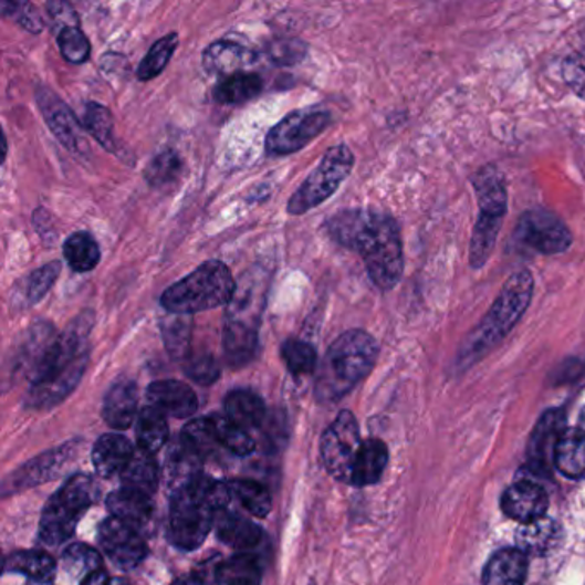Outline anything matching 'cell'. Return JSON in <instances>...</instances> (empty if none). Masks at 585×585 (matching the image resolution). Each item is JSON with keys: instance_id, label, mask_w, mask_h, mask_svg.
Returning <instances> with one entry per match:
<instances>
[{"instance_id": "484cf974", "label": "cell", "mask_w": 585, "mask_h": 585, "mask_svg": "<svg viewBox=\"0 0 585 585\" xmlns=\"http://www.w3.org/2000/svg\"><path fill=\"white\" fill-rule=\"evenodd\" d=\"M213 525L220 541L233 550H253L263 540V531L254 522L229 510L217 513Z\"/></svg>"}, {"instance_id": "4fadbf2b", "label": "cell", "mask_w": 585, "mask_h": 585, "mask_svg": "<svg viewBox=\"0 0 585 585\" xmlns=\"http://www.w3.org/2000/svg\"><path fill=\"white\" fill-rule=\"evenodd\" d=\"M515 236L522 244L543 254L565 253L574 241L568 227L555 213L541 208L522 215Z\"/></svg>"}, {"instance_id": "9f6ffc18", "label": "cell", "mask_w": 585, "mask_h": 585, "mask_svg": "<svg viewBox=\"0 0 585 585\" xmlns=\"http://www.w3.org/2000/svg\"><path fill=\"white\" fill-rule=\"evenodd\" d=\"M173 585H203V581L198 575H188V577H182L174 582Z\"/></svg>"}, {"instance_id": "ba28073f", "label": "cell", "mask_w": 585, "mask_h": 585, "mask_svg": "<svg viewBox=\"0 0 585 585\" xmlns=\"http://www.w3.org/2000/svg\"><path fill=\"white\" fill-rule=\"evenodd\" d=\"M354 155L348 146L337 145L326 152L316 169L301 184V188L289 199L291 215H304L325 203L335 195L342 182L353 173Z\"/></svg>"}, {"instance_id": "e575fe53", "label": "cell", "mask_w": 585, "mask_h": 585, "mask_svg": "<svg viewBox=\"0 0 585 585\" xmlns=\"http://www.w3.org/2000/svg\"><path fill=\"white\" fill-rule=\"evenodd\" d=\"M160 326L167 353L176 361L188 359L191 356L192 317L170 314L161 320Z\"/></svg>"}, {"instance_id": "f546056e", "label": "cell", "mask_w": 585, "mask_h": 585, "mask_svg": "<svg viewBox=\"0 0 585 585\" xmlns=\"http://www.w3.org/2000/svg\"><path fill=\"white\" fill-rule=\"evenodd\" d=\"M388 463V448L382 440H366L361 445L354 466V487H369L382 479L383 471Z\"/></svg>"}, {"instance_id": "836d02e7", "label": "cell", "mask_w": 585, "mask_h": 585, "mask_svg": "<svg viewBox=\"0 0 585 585\" xmlns=\"http://www.w3.org/2000/svg\"><path fill=\"white\" fill-rule=\"evenodd\" d=\"M6 572L23 574L33 582H50L55 574V562L43 551H18L6 558Z\"/></svg>"}, {"instance_id": "f1b7e54d", "label": "cell", "mask_w": 585, "mask_h": 585, "mask_svg": "<svg viewBox=\"0 0 585 585\" xmlns=\"http://www.w3.org/2000/svg\"><path fill=\"white\" fill-rule=\"evenodd\" d=\"M226 414L233 425L241 426L246 431L263 428L269 417L261 397L249 390L230 391L226 398Z\"/></svg>"}, {"instance_id": "680465c9", "label": "cell", "mask_w": 585, "mask_h": 585, "mask_svg": "<svg viewBox=\"0 0 585 585\" xmlns=\"http://www.w3.org/2000/svg\"><path fill=\"white\" fill-rule=\"evenodd\" d=\"M111 585H129L124 578H112Z\"/></svg>"}, {"instance_id": "b9f144b4", "label": "cell", "mask_w": 585, "mask_h": 585, "mask_svg": "<svg viewBox=\"0 0 585 585\" xmlns=\"http://www.w3.org/2000/svg\"><path fill=\"white\" fill-rule=\"evenodd\" d=\"M83 127L88 130L90 135L104 146L107 152L117 154V139L114 135V117L112 112L104 105L90 102L86 105L85 119H83Z\"/></svg>"}, {"instance_id": "816d5d0a", "label": "cell", "mask_w": 585, "mask_h": 585, "mask_svg": "<svg viewBox=\"0 0 585 585\" xmlns=\"http://www.w3.org/2000/svg\"><path fill=\"white\" fill-rule=\"evenodd\" d=\"M269 55L276 64H295L306 58V45L295 39L275 40L269 45Z\"/></svg>"}, {"instance_id": "d4e9b609", "label": "cell", "mask_w": 585, "mask_h": 585, "mask_svg": "<svg viewBox=\"0 0 585 585\" xmlns=\"http://www.w3.org/2000/svg\"><path fill=\"white\" fill-rule=\"evenodd\" d=\"M527 568V555L519 547H506L488 562L482 582L484 585H524Z\"/></svg>"}, {"instance_id": "30bf717a", "label": "cell", "mask_w": 585, "mask_h": 585, "mask_svg": "<svg viewBox=\"0 0 585 585\" xmlns=\"http://www.w3.org/2000/svg\"><path fill=\"white\" fill-rule=\"evenodd\" d=\"M361 441L359 426L353 412L344 410L337 419L326 429L322 438L323 463L326 471L342 482H353L354 466L359 453Z\"/></svg>"}, {"instance_id": "7bdbcfd3", "label": "cell", "mask_w": 585, "mask_h": 585, "mask_svg": "<svg viewBox=\"0 0 585 585\" xmlns=\"http://www.w3.org/2000/svg\"><path fill=\"white\" fill-rule=\"evenodd\" d=\"M211 421H213L215 431H217L223 450H229L230 453L239 457L253 453L257 443H254V438L249 435V431L242 429L241 426L233 425L227 416H211Z\"/></svg>"}, {"instance_id": "7dc6e473", "label": "cell", "mask_w": 585, "mask_h": 585, "mask_svg": "<svg viewBox=\"0 0 585 585\" xmlns=\"http://www.w3.org/2000/svg\"><path fill=\"white\" fill-rule=\"evenodd\" d=\"M282 357L294 376L310 375L316 367V351L307 342L291 338L282 345Z\"/></svg>"}, {"instance_id": "ee69618b", "label": "cell", "mask_w": 585, "mask_h": 585, "mask_svg": "<svg viewBox=\"0 0 585 585\" xmlns=\"http://www.w3.org/2000/svg\"><path fill=\"white\" fill-rule=\"evenodd\" d=\"M177 45H179V36H177V33L161 36L158 42H155V45L148 50V54L143 59L142 64L138 65L139 80H154L158 74L164 73L165 67L169 64L170 58L176 52Z\"/></svg>"}, {"instance_id": "d6986e66", "label": "cell", "mask_w": 585, "mask_h": 585, "mask_svg": "<svg viewBox=\"0 0 585 585\" xmlns=\"http://www.w3.org/2000/svg\"><path fill=\"white\" fill-rule=\"evenodd\" d=\"M205 460L186 445L182 438L174 441L165 457V482L173 494L191 487L196 479L203 476Z\"/></svg>"}, {"instance_id": "d6a6232c", "label": "cell", "mask_w": 585, "mask_h": 585, "mask_svg": "<svg viewBox=\"0 0 585 585\" xmlns=\"http://www.w3.org/2000/svg\"><path fill=\"white\" fill-rule=\"evenodd\" d=\"M158 479H160V472H158L157 462L154 456L145 450L135 451V456L123 471L124 487L142 491L148 497L157 491Z\"/></svg>"}, {"instance_id": "f907efd6", "label": "cell", "mask_w": 585, "mask_h": 585, "mask_svg": "<svg viewBox=\"0 0 585 585\" xmlns=\"http://www.w3.org/2000/svg\"><path fill=\"white\" fill-rule=\"evenodd\" d=\"M2 14L12 15L24 30L31 33H40L43 30V21L40 18L35 6L27 4V2H2Z\"/></svg>"}, {"instance_id": "44dd1931", "label": "cell", "mask_w": 585, "mask_h": 585, "mask_svg": "<svg viewBox=\"0 0 585 585\" xmlns=\"http://www.w3.org/2000/svg\"><path fill=\"white\" fill-rule=\"evenodd\" d=\"M562 541V525L550 516H541L537 521L522 524L516 532V546L525 555L547 556L558 550Z\"/></svg>"}, {"instance_id": "11a10c76", "label": "cell", "mask_w": 585, "mask_h": 585, "mask_svg": "<svg viewBox=\"0 0 585 585\" xmlns=\"http://www.w3.org/2000/svg\"><path fill=\"white\" fill-rule=\"evenodd\" d=\"M112 578L111 575L105 571H96L93 574H90L88 577L81 581V585H111Z\"/></svg>"}, {"instance_id": "cb8c5ba5", "label": "cell", "mask_w": 585, "mask_h": 585, "mask_svg": "<svg viewBox=\"0 0 585 585\" xmlns=\"http://www.w3.org/2000/svg\"><path fill=\"white\" fill-rule=\"evenodd\" d=\"M133 456L135 450L127 438L123 435H105L93 447V467L96 474L102 478H112L115 474H123Z\"/></svg>"}, {"instance_id": "bcb514c9", "label": "cell", "mask_w": 585, "mask_h": 585, "mask_svg": "<svg viewBox=\"0 0 585 585\" xmlns=\"http://www.w3.org/2000/svg\"><path fill=\"white\" fill-rule=\"evenodd\" d=\"M182 170V160L173 149H164L154 160L149 161L145 170L146 180L154 188H161L165 184L174 182Z\"/></svg>"}, {"instance_id": "83f0119b", "label": "cell", "mask_w": 585, "mask_h": 585, "mask_svg": "<svg viewBox=\"0 0 585 585\" xmlns=\"http://www.w3.org/2000/svg\"><path fill=\"white\" fill-rule=\"evenodd\" d=\"M73 445H65V448H61V450L50 451V453L36 459L35 462L27 463L20 471L12 472V484L6 487V490L8 488H12V491L14 488L20 490V488L35 487L40 482L49 481V479L58 476L62 466L73 457Z\"/></svg>"}, {"instance_id": "e0dca14e", "label": "cell", "mask_w": 585, "mask_h": 585, "mask_svg": "<svg viewBox=\"0 0 585 585\" xmlns=\"http://www.w3.org/2000/svg\"><path fill=\"white\" fill-rule=\"evenodd\" d=\"M146 398L149 406L176 419H188L198 409V397L192 388L177 379L152 383L146 390Z\"/></svg>"}, {"instance_id": "5b68a950", "label": "cell", "mask_w": 585, "mask_h": 585, "mask_svg": "<svg viewBox=\"0 0 585 585\" xmlns=\"http://www.w3.org/2000/svg\"><path fill=\"white\" fill-rule=\"evenodd\" d=\"M534 292V276L529 270L513 273L500 295L494 301L491 310L482 320L481 325L474 330L472 337L466 345L463 357H479L503 338L521 322L531 304Z\"/></svg>"}, {"instance_id": "1f68e13d", "label": "cell", "mask_w": 585, "mask_h": 585, "mask_svg": "<svg viewBox=\"0 0 585 585\" xmlns=\"http://www.w3.org/2000/svg\"><path fill=\"white\" fill-rule=\"evenodd\" d=\"M165 414L155 407L146 406L138 414V421H136V440H138L139 450L148 451V453H157L167 440H169V425L165 419Z\"/></svg>"}, {"instance_id": "8fae6325", "label": "cell", "mask_w": 585, "mask_h": 585, "mask_svg": "<svg viewBox=\"0 0 585 585\" xmlns=\"http://www.w3.org/2000/svg\"><path fill=\"white\" fill-rule=\"evenodd\" d=\"M328 112L320 108L295 111L283 117L267 138V152L270 155H291L310 145L316 136L330 126Z\"/></svg>"}, {"instance_id": "4dcf8cb0", "label": "cell", "mask_w": 585, "mask_h": 585, "mask_svg": "<svg viewBox=\"0 0 585 585\" xmlns=\"http://www.w3.org/2000/svg\"><path fill=\"white\" fill-rule=\"evenodd\" d=\"M555 467L566 478H585V435L581 429L563 432L556 447Z\"/></svg>"}, {"instance_id": "8d00e7d4", "label": "cell", "mask_w": 585, "mask_h": 585, "mask_svg": "<svg viewBox=\"0 0 585 585\" xmlns=\"http://www.w3.org/2000/svg\"><path fill=\"white\" fill-rule=\"evenodd\" d=\"M61 273V263L52 261L42 269L31 272L27 279L21 280L15 288V303H23V306H33L40 299L45 297L46 292L54 285Z\"/></svg>"}, {"instance_id": "3957f363", "label": "cell", "mask_w": 585, "mask_h": 585, "mask_svg": "<svg viewBox=\"0 0 585 585\" xmlns=\"http://www.w3.org/2000/svg\"><path fill=\"white\" fill-rule=\"evenodd\" d=\"M378 342L364 330H348L330 345L316 376L320 403H335L363 382L378 359Z\"/></svg>"}, {"instance_id": "9a60e30c", "label": "cell", "mask_w": 585, "mask_h": 585, "mask_svg": "<svg viewBox=\"0 0 585 585\" xmlns=\"http://www.w3.org/2000/svg\"><path fill=\"white\" fill-rule=\"evenodd\" d=\"M267 273L263 270L249 272L242 275L236 285L229 310L226 313V322H239L258 328L261 322V313L264 307V295H267Z\"/></svg>"}, {"instance_id": "277c9868", "label": "cell", "mask_w": 585, "mask_h": 585, "mask_svg": "<svg viewBox=\"0 0 585 585\" xmlns=\"http://www.w3.org/2000/svg\"><path fill=\"white\" fill-rule=\"evenodd\" d=\"M232 273L222 261H207L161 294V306L170 314H191L229 304L236 292Z\"/></svg>"}, {"instance_id": "6da1fadb", "label": "cell", "mask_w": 585, "mask_h": 585, "mask_svg": "<svg viewBox=\"0 0 585 585\" xmlns=\"http://www.w3.org/2000/svg\"><path fill=\"white\" fill-rule=\"evenodd\" d=\"M333 241L363 258L367 275L382 291H390L404 273L403 236L397 220L375 210H345L328 220Z\"/></svg>"}, {"instance_id": "d590c367", "label": "cell", "mask_w": 585, "mask_h": 585, "mask_svg": "<svg viewBox=\"0 0 585 585\" xmlns=\"http://www.w3.org/2000/svg\"><path fill=\"white\" fill-rule=\"evenodd\" d=\"M263 90V80L254 73L233 74L223 77L219 85L215 86V102L223 105L242 104L254 98Z\"/></svg>"}, {"instance_id": "60d3db41", "label": "cell", "mask_w": 585, "mask_h": 585, "mask_svg": "<svg viewBox=\"0 0 585 585\" xmlns=\"http://www.w3.org/2000/svg\"><path fill=\"white\" fill-rule=\"evenodd\" d=\"M217 582L219 585H260V562L251 555L232 556L219 566Z\"/></svg>"}, {"instance_id": "7c38bea8", "label": "cell", "mask_w": 585, "mask_h": 585, "mask_svg": "<svg viewBox=\"0 0 585 585\" xmlns=\"http://www.w3.org/2000/svg\"><path fill=\"white\" fill-rule=\"evenodd\" d=\"M36 102L55 138L65 146V149H70L77 160H88L92 148L86 139L85 127L81 126L74 112L64 104V100L46 86H39Z\"/></svg>"}, {"instance_id": "c3c4849f", "label": "cell", "mask_w": 585, "mask_h": 585, "mask_svg": "<svg viewBox=\"0 0 585 585\" xmlns=\"http://www.w3.org/2000/svg\"><path fill=\"white\" fill-rule=\"evenodd\" d=\"M55 35H58L59 49H61V54L64 55L65 61L71 62V64H83V62L88 61L92 45H90L88 39L80 30V27L61 28V30L55 31Z\"/></svg>"}, {"instance_id": "8992f818", "label": "cell", "mask_w": 585, "mask_h": 585, "mask_svg": "<svg viewBox=\"0 0 585 585\" xmlns=\"http://www.w3.org/2000/svg\"><path fill=\"white\" fill-rule=\"evenodd\" d=\"M472 184L478 191L479 217L472 232L469 261L472 269L479 270L493 254L501 223L505 219L509 196H506L505 180L493 167L479 170Z\"/></svg>"}, {"instance_id": "603a6c76", "label": "cell", "mask_w": 585, "mask_h": 585, "mask_svg": "<svg viewBox=\"0 0 585 585\" xmlns=\"http://www.w3.org/2000/svg\"><path fill=\"white\" fill-rule=\"evenodd\" d=\"M138 414V390L129 379H121L107 391L104 400V419L111 428H129Z\"/></svg>"}, {"instance_id": "ab89813d", "label": "cell", "mask_w": 585, "mask_h": 585, "mask_svg": "<svg viewBox=\"0 0 585 585\" xmlns=\"http://www.w3.org/2000/svg\"><path fill=\"white\" fill-rule=\"evenodd\" d=\"M232 498L241 503L251 515L267 516L272 510V494L263 484L249 479H236L227 482Z\"/></svg>"}, {"instance_id": "52a82bcc", "label": "cell", "mask_w": 585, "mask_h": 585, "mask_svg": "<svg viewBox=\"0 0 585 585\" xmlns=\"http://www.w3.org/2000/svg\"><path fill=\"white\" fill-rule=\"evenodd\" d=\"M98 497L90 476L76 474L50 498L40 521V540L46 546H59L74 534L77 522Z\"/></svg>"}, {"instance_id": "7a4b0ae2", "label": "cell", "mask_w": 585, "mask_h": 585, "mask_svg": "<svg viewBox=\"0 0 585 585\" xmlns=\"http://www.w3.org/2000/svg\"><path fill=\"white\" fill-rule=\"evenodd\" d=\"M93 323L92 311H83L58 335L31 376L28 406L35 409L58 406L77 387L88 366V337Z\"/></svg>"}, {"instance_id": "db71d44e", "label": "cell", "mask_w": 585, "mask_h": 585, "mask_svg": "<svg viewBox=\"0 0 585 585\" xmlns=\"http://www.w3.org/2000/svg\"><path fill=\"white\" fill-rule=\"evenodd\" d=\"M46 11H49L50 21L54 24V31L65 27H80L73 6L65 4V2H49Z\"/></svg>"}, {"instance_id": "9c48e42d", "label": "cell", "mask_w": 585, "mask_h": 585, "mask_svg": "<svg viewBox=\"0 0 585 585\" xmlns=\"http://www.w3.org/2000/svg\"><path fill=\"white\" fill-rule=\"evenodd\" d=\"M217 513L191 488L173 494L169 540L184 551L198 550L213 527Z\"/></svg>"}, {"instance_id": "f5cc1de1", "label": "cell", "mask_w": 585, "mask_h": 585, "mask_svg": "<svg viewBox=\"0 0 585 585\" xmlns=\"http://www.w3.org/2000/svg\"><path fill=\"white\" fill-rule=\"evenodd\" d=\"M563 80L585 102V50L563 62Z\"/></svg>"}, {"instance_id": "6f0895ef", "label": "cell", "mask_w": 585, "mask_h": 585, "mask_svg": "<svg viewBox=\"0 0 585 585\" xmlns=\"http://www.w3.org/2000/svg\"><path fill=\"white\" fill-rule=\"evenodd\" d=\"M578 429L585 435V407L581 412V419H578Z\"/></svg>"}, {"instance_id": "5bb4252c", "label": "cell", "mask_w": 585, "mask_h": 585, "mask_svg": "<svg viewBox=\"0 0 585 585\" xmlns=\"http://www.w3.org/2000/svg\"><path fill=\"white\" fill-rule=\"evenodd\" d=\"M98 540L108 558L124 571L135 568L148 555V546L139 536L138 529L108 516L98 529Z\"/></svg>"}, {"instance_id": "ffe728a7", "label": "cell", "mask_w": 585, "mask_h": 585, "mask_svg": "<svg viewBox=\"0 0 585 585\" xmlns=\"http://www.w3.org/2000/svg\"><path fill=\"white\" fill-rule=\"evenodd\" d=\"M258 61V54L254 50L241 45V43L215 42L205 50L203 67L215 76H233L248 70Z\"/></svg>"}, {"instance_id": "91938a15", "label": "cell", "mask_w": 585, "mask_h": 585, "mask_svg": "<svg viewBox=\"0 0 585 585\" xmlns=\"http://www.w3.org/2000/svg\"><path fill=\"white\" fill-rule=\"evenodd\" d=\"M31 585H50L49 582H33Z\"/></svg>"}, {"instance_id": "7402d4cb", "label": "cell", "mask_w": 585, "mask_h": 585, "mask_svg": "<svg viewBox=\"0 0 585 585\" xmlns=\"http://www.w3.org/2000/svg\"><path fill=\"white\" fill-rule=\"evenodd\" d=\"M107 506L115 519L135 529L148 524L155 512L154 501L148 494L126 487L108 494Z\"/></svg>"}, {"instance_id": "2e32d148", "label": "cell", "mask_w": 585, "mask_h": 585, "mask_svg": "<svg viewBox=\"0 0 585 585\" xmlns=\"http://www.w3.org/2000/svg\"><path fill=\"white\" fill-rule=\"evenodd\" d=\"M565 432V416L562 410L551 409L541 416L531 440L527 457L532 469L537 472H550L555 466L556 447Z\"/></svg>"}, {"instance_id": "681fc988", "label": "cell", "mask_w": 585, "mask_h": 585, "mask_svg": "<svg viewBox=\"0 0 585 585\" xmlns=\"http://www.w3.org/2000/svg\"><path fill=\"white\" fill-rule=\"evenodd\" d=\"M184 372L199 385H211L220 378V366L211 354L189 356L184 364Z\"/></svg>"}, {"instance_id": "ac0fdd59", "label": "cell", "mask_w": 585, "mask_h": 585, "mask_svg": "<svg viewBox=\"0 0 585 585\" xmlns=\"http://www.w3.org/2000/svg\"><path fill=\"white\" fill-rule=\"evenodd\" d=\"M501 509L510 519L521 524L546 516L547 494L536 482L519 481L501 498Z\"/></svg>"}, {"instance_id": "f6af8a7d", "label": "cell", "mask_w": 585, "mask_h": 585, "mask_svg": "<svg viewBox=\"0 0 585 585\" xmlns=\"http://www.w3.org/2000/svg\"><path fill=\"white\" fill-rule=\"evenodd\" d=\"M62 563L67 574L73 577H88L93 572L102 571V556L86 544H73L64 551Z\"/></svg>"}, {"instance_id": "4316f807", "label": "cell", "mask_w": 585, "mask_h": 585, "mask_svg": "<svg viewBox=\"0 0 585 585\" xmlns=\"http://www.w3.org/2000/svg\"><path fill=\"white\" fill-rule=\"evenodd\" d=\"M222 342L227 363L232 367H242L251 363L260 347L258 328L239 322H226Z\"/></svg>"}, {"instance_id": "f35d334b", "label": "cell", "mask_w": 585, "mask_h": 585, "mask_svg": "<svg viewBox=\"0 0 585 585\" xmlns=\"http://www.w3.org/2000/svg\"><path fill=\"white\" fill-rule=\"evenodd\" d=\"M64 258L74 272H92L100 263L98 242L88 232L73 233L64 242Z\"/></svg>"}, {"instance_id": "74e56055", "label": "cell", "mask_w": 585, "mask_h": 585, "mask_svg": "<svg viewBox=\"0 0 585 585\" xmlns=\"http://www.w3.org/2000/svg\"><path fill=\"white\" fill-rule=\"evenodd\" d=\"M180 438L203 460L217 457L219 451L223 450L219 437H217V431H215L211 417H199V419L188 422V425L184 426Z\"/></svg>"}]
</instances>
